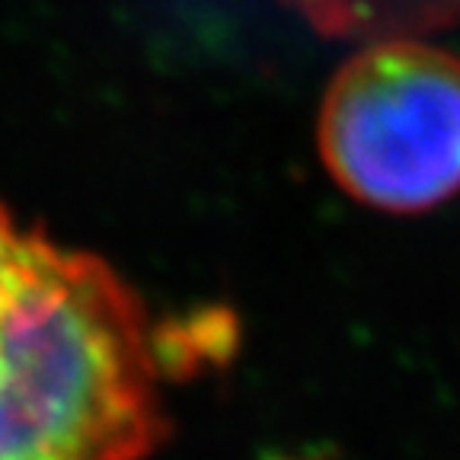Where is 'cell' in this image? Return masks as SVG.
Segmentation results:
<instances>
[{
	"instance_id": "7a4b0ae2",
	"label": "cell",
	"mask_w": 460,
	"mask_h": 460,
	"mask_svg": "<svg viewBox=\"0 0 460 460\" xmlns=\"http://www.w3.org/2000/svg\"><path fill=\"white\" fill-rule=\"evenodd\" d=\"M320 157L361 205L416 215L460 192V58L381 39L349 58L320 109Z\"/></svg>"
},
{
	"instance_id": "6da1fadb",
	"label": "cell",
	"mask_w": 460,
	"mask_h": 460,
	"mask_svg": "<svg viewBox=\"0 0 460 460\" xmlns=\"http://www.w3.org/2000/svg\"><path fill=\"white\" fill-rule=\"evenodd\" d=\"M164 435L135 291L0 205V460H151Z\"/></svg>"
},
{
	"instance_id": "3957f363",
	"label": "cell",
	"mask_w": 460,
	"mask_h": 460,
	"mask_svg": "<svg viewBox=\"0 0 460 460\" xmlns=\"http://www.w3.org/2000/svg\"><path fill=\"white\" fill-rule=\"evenodd\" d=\"M336 39H419L460 20V0H288Z\"/></svg>"
}]
</instances>
